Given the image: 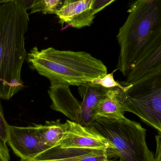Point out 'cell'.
<instances>
[{"mask_svg": "<svg viewBox=\"0 0 161 161\" xmlns=\"http://www.w3.org/2000/svg\"><path fill=\"white\" fill-rule=\"evenodd\" d=\"M108 90L91 82L79 86L78 92L82 99L81 103L86 112L95 119L94 111L96 107Z\"/></svg>", "mask_w": 161, "mask_h": 161, "instance_id": "13", "label": "cell"}, {"mask_svg": "<svg viewBox=\"0 0 161 161\" xmlns=\"http://www.w3.org/2000/svg\"><path fill=\"white\" fill-rule=\"evenodd\" d=\"M119 88L109 89L105 96L100 99L94 111L95 118L106 117L119 119L125 117V110L120 101Z\"/></svg>", "mask_w": 161, "mask_h": 161, "instance_id": "11", "label": "cell"}, {"mask_svg": "<svg viewBox=\"0 0 161 161\" xmlns=\"http://www.w3.org/2000/svg\"><path fill=\"white\" fill-rule=\"evenodd\" d=\"M9 125L5 118L3 110L0 100V139L5 143H6L8 142Z\"/></svg>", "mask_w": 161, "mask_h": 161, "instance_id": "16", "label": "cell"}, {"mask_svg": "<svg viewBox=\"0 0 161 161\" xmlns=\"http://www.w3.org/2000/svg\"><path fill=\"white\" fill-rule=\"evenodd\" d=\"M92 2H93V1H94V0H92Z\"/></svg>", "mask_w": 161, "mask_h": 161, "instance_id": "25", "label": "cell"}, {"mask_svg": "<svg viewBox=\"0 0 161 161\" xmlns=\"http://www.w3.org/2000/svg\"><path fill=\"white\" fill-rule=\"evenodd\" d=\"M67 132L56 147L103 151L113 150L115 152L113 145L92 128L84 126L72 121L67 120Z\"/></svg>", "mask_w": 161, "mask_h": 161, "instance_id": "6", "label": "cell"}, {"mask_svg": "<svg viewBox=\"0 0 161 161\" xmlns=\"http://www.w3.org/2000/svg\"><path fill=\"white\" fill-rule=\"evenodd\" d=\"M43 143L49 149L56 147L67 132L68 122L61 123L60 120L46 121L44 125H36Z\"/></svg>", "mask_w": 161, "mask_h": 161, "instance_id": "12", "label": "cell"}, {"mask_svg": "<svg viewBox=\"0 0 161 161\" xmlns=\"http://www.w3.org/2000/svg\"><path fill=\"white\" fill-rule=\"evenodd\" d=\"M67 0H36L30 14L41 12L44 14H56L66 4Z\"/></svg>", "mask_w": 161, "mask_h": 161, "instance_id": "14", "label": "cell"}, {"mask_svg": "<svg viewBox=\"0 0 161 161\" xmlns=\"http://www.w3.org/2000/svg\"><path fill=\"white\" fill-rule=\"evenodd\" d=\"M56 15L62 26L66 24L68 26L77 29L90 26L95 17L86 0L66 5Z\"/></svg>", "mask_w": 161, "mask_h": 161, "instance_id": "9", "label": "cell"}, {"mask_svg": "<svg viewBox=\"0 0 161 161\" xmlns=\"http://www.w3.org/2000/svg\"><path fill=\"white\" fill-rule=\"evenodd\" d=\"M161 68V44L157 49L137 62L130 70L123 86L132 84Z\"/></svg>", "mask_w": 161, "mask_h": 161, "instance_id": "10", "label": "cell"}, {"mask_svg": "<svg viewBox=\"0 0 161 161\" xmlns=\"http://www.w3.org/2000/svg\"><path fill=\"white\" fill-rule=\"evenodd\" d=\"M90 126L113 145L117 158L125 161H154V154L147 143V130L140 123L125 117H97Z\"/></svg>", "mask_w": 161, "mask_h": 161, "instance_id": "4", "label": "cell"}, {"mask_svg": "<svg viewBox=\"0 0 161 161\" xmlns=\"http://www.w3.org/2000/svg\"><path fill=\"white\" fill-rule=\"evenodd\" d=\"M91 158L89 157H80L77 158H71L64 159L53 160H37L33 159H21L20 161H80L88 158Z\"/></svg>", "mask_w": 161, "mask_h": 161, "instance_id": "21", "label": "cell"}, {"mask_svg": "<svg viewBox=\"0 0 161 161\" xmlns=\"http://www.w3.org/2000/svg\"><path fill=\"white\" fill-rule=\"evenodd\" d=\"M6 144L0 139V161H10L9 151Z\"/></svg>", "mask_w": 161, "mask_h": 161, "instance_id": "18", "label": "cell"}, {"mask_svg": "<svg viewBox=\"0 0 161 161\" xmlns=\"http://www.w3.org/2000/svg\"><path fill=\"white\" fill-rule=\"evenodd\" d=\"M128 12L117 36L120 47L117 69L126 76L161 44V0H137Z\"/></svg>", "mask_w": 161, "mask_h": 161, "instance_id": "2", "label": "cell"}, {"mask_svg": "<svg viewBox=\"0 0 161 161\" xmlns=\"http://www.w3.org/2000/svg\"><path fill=\"white\" fill-rule=\"evenodd\" d=\"M28 62L51 85L80 86L108 74L99 59L84 52L60 51L53 47L39 50L35 47L27 54Z\"/></svg>", "mask_w": 161, "mask_h": 161, "instance_id": "3", "label": "cell"}, {"mask_svg": "<svg viewBox=\"0 0 161 161\" xmlns=\"http://www.w3.org/2000/svg\"><path fill=\"white\" fill-rule=\"evenodd\" d=\"M155 140L156 149L154 155V161H161V135H156Z\"/></svg>", "mask_w": 161, "mask_h": 161, "instance_id": "19", "label": "cell"}, {"mask_svg": "<svg viewBox=\"0 0 161 161\" xmlns=\"http://www.w3.org/2000/svg\"><path fill=\"white\" fill-rule=\"evenodd\" d=\"M12 1H21L23 2L25 5L27 10H28L32 8L36 0H0V5Z\"/></svg>", "mask_w": 161, "mask_h": 161, "instance_id": "20", "label": "cell"}, {"mask_svg": "<svg viewBox=\"0 0 161 161\" xmlns=\"http://www.w3.org/2000/svg\"><path fill=\"white\" fill-rule=\"evenodd\" d=\"M115 1L116 0H94L91 7L93 13L96 15Z\"/></svg>", "mask_w": 161, "mask_h": 161, "instance_id": "17", "label": "cell"}, {"mask_svg": "<svg viewBox=\"0 0 161 161\" xmlns=\"http://www.w3.org/2000/svg\"><path fill=\"white\" fill-rule=\"evenodd\" d=\"M125 86L119 97L125 112L134 114L161 135V68Z\"/></svg>", "mask_w": 161, "mask_h": 161, "instance_id": "5", "label": "cell"}, {"mask_svg": "<svg viewBox=\"0 0 161 161\" xmlns=\"http://www.w3.org/2000/svg\"><path fill=\"white\" fill-rule=\"evenodd\" d=\"M82 161V160H81ZM112 161V160H110V159H109V160H105V161Z\"/></svg>", "mask_w": 161, "mask_h": 161, "instance_id": "24", "label": "cell"}, {"mask_svg": "<svg viewBox=\"0 0 161 161\" xmlns=\"http://www.w3.org/2000/svg\"><path fill=\"white\" fill-rule=\"evenodd\" d=\"M27 10L21 1L0 5V98L5 100L23 88L21 71L27 55L25 35L29 21Z\"/></svg>", "mask_w": 161, "mask_h": 161, "instance_id": "1", "label": "cell"}, {"mask_svg": "<svg viewBox=\"0 0 161 161\" xmlns=\"http://www.w3.org/2000/svg\"><path fill=\"white\" fill-rule=\"evenodd\" d=\"M82 1V0H67V2H66V5L69 4L70 3H75V2H78V1ZM89 3V4L92 5V0H86ZM65 5V6H66Z\"/></svg>", "mask_w": 161, "mask_h": 161, "instance_id": "22", "label": "cell"}, {"mask_svg": "<svg viewBox=\"0 0 161 161\" xmlns=\"http://www.w3.org/2000/svg\"><path fill=\"white\" fill-rule=\"evenodd\" d=\"M49 94L52 100L51 108L63 114L73 122L89 127L94 121V118L85 110L81 102L73 95L69 86L51 85Z\"/></svg>", "mask_w": 161, "mask_h": 161, "instance_id": "8", "label": "cell"}, {"mask_svg": "<svg viewBox=\"0 0 161 161\" xmlns=\"http://www.w3.org/2000/svg\"><path fill=\"white\" fill-rule=\"evenodd\" d=\"M113 161H124V160L122 159L119 158H116Z\"/></svg>", "mask_w": 161, "mask_h": 161, "instance_id": "23", "label": "cell"}, {"mask_svg": "<svg viewBox=\"0 0 161 161\" xmlns=\"http://www.w3.org/2000/svg\"><path fill=\"white\" fill-rule=\"evenodd\" d=\"M90 82L92 84L100 85L108 89L119 88L122 91H125L126 88V86H123L120 82L114 80L113 73L107 74L104 76L93 79Z\"/></svg>", "mask_w": 161, "mask_h": 161, "instance_id": "15", "label": "cell"}, {"mask_svg": "<svg viewBox=\"0 0 161 161\" xmlns=\"http://www.w3.org/2000/svg\"><path fill=\"white\" fill-rule=\"evenodd\" d=\"M7 142L22 159H35L49 149L42 142L36 124L26 127L9 125Z\"/></svg>", "mask_w": 161, "mask_h": 161, "instance_id": "7", "label": "cell"}]
</instances>
